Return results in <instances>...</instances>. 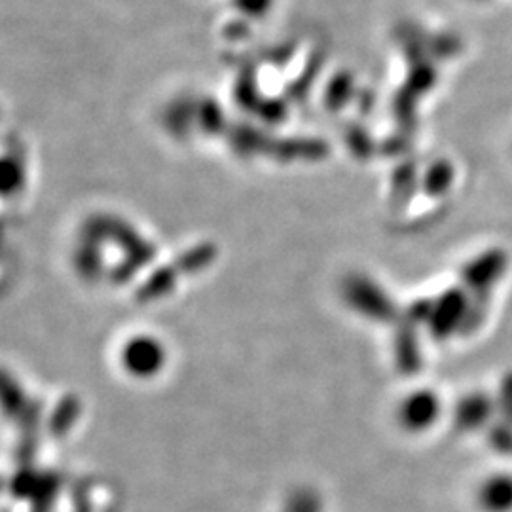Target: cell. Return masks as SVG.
Here are the masks:
<instances>
[{"label":"cell","mask_w":512,"mask_h":512,"mask_svg":"<svg viewBox=\"0 0 512 512\" xmlns=\"http://www.w3.org/2000/svg\"><path fill=\"white\" fill-rule=\"evenodd\" d=\"M124 361L129 372L141 378H150L164 370L167 363V349L158 338L139 336V338H133L126 346Z\"/></svg>","instance_id":"2"},{"label":"cell","mask_w":512,"mask_h":512,"mask_svg":"<svg viewBox=\"0 0 512 512\" xmlns=\"http://www.w3.org/2000/svg\"><path fill=\"white\" fill-rule=\"evenodd\" d=\"M480 499L484 507L488 509H503L512 503V478L511 476H494L490 478L480 492Z\"/></svg>","instance_id":"3"},{"label":"cell","mask_w":512,"mask_h":512,"mask_svg":"<svg viewBox=\"0 0 512 512\" xmlns=\"http://www.w3.org/2000/svg\"><path fill=\"white\" fill-rule=\"evenodd\" d=\"M490 412H492L490 399L480 393V395H473L471 399H467L465 403L461 404L458 416L465 425L476 427L490 418Z\"/></svg>","instance_id":"4"},{"label":"cell","mask_w":512,"mask_h":512,"mask_svg":"<svg viewBox=\"0 0 512 512\" xmlns=\"http://www.w3.org/2000/svg\"><path fill=\"white\" fill-rule=\"evenodd\" d=\"M442 414V401L431 389H416L404 395L397 404V421L406 433L418 435L437 425Z\"/></svg>","instance_id":"1"},{"label":"cell","mask_w":512,"mask_h":512,"mask_svg":"<svg viewBox=\"0 0 512 512\" xmlns=\"http://www.w3.org/2000/svg\"><path fill=\"white\" fill-rule=\"evenodd\" d=\"M503 408L507 412V420H512V374L505 380L503 385Z\"/></svg>","instance_id":"6"},{"label":"cell","mask_w":512,"mask_h":512,"mask_svg":"<svg viewBox=\"0 0 512 512\" xmlns=\"http://www.w3.org/2000/svg\"><path fill=\"white\" fill-rule=\"evenodd\" d=\"M503 268H505V255L495 251V253L484 256L476 264L475 268L471 270V279L476 285H488V283L494 281L497 275L503 272Z\"/></svg>","instance_id":"5"}]
</instances>
